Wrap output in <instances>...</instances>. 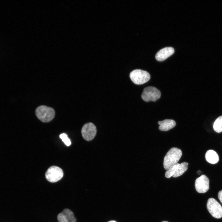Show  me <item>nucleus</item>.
<instances>
[{
  "label": "nucleus",
  "mask_w": 222,
  "mask_h": 222,
  "mask_svg": "<svg viewBox=\"0 0 222 222\" xmlns=\"http://www.w3.org/2000/svg\"><path fill=\"white\" fill-rule=\"evenodd\" d=\"M188 165L186 162L180 164L177 163L167 170L165 172V176L169 178L171 176L176 178L181 176L187 170Z\"/></svg>",
  "instance_id": "4"
},
{
  "label": "nucleus",
  "mask_w": 222,
  "mask_h": 222,
  "mask_svg": "<svg viewBox=\"0 0 222 222\" xmlns=\"http://www.w3.org/2000/svg\"><path fill=\"white\" fill-rule=\"evenodd\" d=\"M130 77L132 81L136 84H143L150 80V76L147 71L137 69L132 71L130 73Z\"/></svg>",
  "instance_id": "3"
},
{
  "label": "nucleus",
  "mask_w": 222,
  "mask_h": 222,
  "mask_svg": "<svg viewBox=\"0 0 222 222\" xmlns=\"http://www.w3.org/2000/svg\"><path fill=\"white\" fill-rule=\"evenodd\" d=\"M81 134L83 138L85 140L90 141L92 140L97 133V129L95 125L91 122L85 124L81 129Z\"/></svg>",
  "instance_id": "8"
},
{
  "label": "nucleus",
  "mask_w": 222,
  "mask_h": 222,
  "mask_svg": "<svg viewBox=\"0 0 222 222\" xmlns=\"http://www.w3.org/2000/svg\"><path fill=\"white\" fill-rule=\"evenodd\" d=\"M173 48L166 47L159 51L155 55V58L158 61H162L172 55L174 52Z\"/></svg>",
  "instance_id": "11"
},
{
  "label": "nucleus",
  "mask_w": 222,
  "mask_h": 222,
  "mask_svg": "<svg viewBox=\"0 0 222 222\" xmlns=\"http://www.w3.org/2000/svg\"><path fill=\"white\" fill-rule=\"evenodd\" d=\"M205 158L208 162L211 164H215L219 160V156L215 151L212 150H208L205 154Z\"/></svg>",
  "instance_id": "13"
},
{
  "label": "nucleus",
  "mask_w": 222,
  "mask_h": 222,
  "mask_svg": "<svg viewBox=\"0 0 222 222\" xmlns=\"http://www.w3.org/2000/svg\"><path fill=\"white\" fill-rule=\"evenodd\" d=\"M213 127L216 132L219 133L222 132V116L216 119L214 123Z\"/></svg>",
  "instance_id": "14"
},
{
  "label": "nucleus",
  "mask_w": 222,
  "mask_h": 222,
  "mask_svg": "<svg viewBox=\"0 0 222 222\" xmlns=\"http://www.w3.org/2000/svg\"><path fill=\"white\" fill-rule=\"evenodd\" d=\"M207 207L211 214L217 219L222 217V207L214 199L210 198L208 200Z\"/></svg>",
  "instance_id": "6"
},
{
  "label": "nucleus",
  "mask_w": 222,
  "mask_h": 222,
  "mask_svg": "<svg viewBox=\"0 0 222 222\" xmlns=\"http://www.w3.org/2000/svg\"><path fill=\"white\" fill-rule=\"evenodd\" d=\"M108 222H117L116 221L113 220H111V221H109Z\"/></svg>",
  "instance_id": "17"
},
{
  "label": "nucleus",
  "mask_w": 222,
  "mask_h": 222,
  "mask_svg": "<svg viewBox=\"0 0 222 222\" xmlns=\"http://www.w3.org/2000/svg\"><path fill=\"white\" fill-rule=\"evenodd\" d=\"M218 196L220 201L222 204V190L218 192Z\"/></svg>",
  "instance_id": "16"
},
{
  "label": "nucleus",
  "mask_w": 222,
  "mask_h": 222,
  "mask_svg": "<svg viewBox=\"0 0 222 222\" xmlns=\"http://www.w3.org/2000/svg\"><path fill=\"white\" fill-rule=\"evenodd\" d=\"M57 220L59 222H76V220L72 212L68 209H64L58 214Z\"/></svg>",
  "instance_id": "10"
},
{
  "label": "nucleus",
  "mask_w": 222,
  "mask_h": 222,
  "mask_svg": "<svg viewBox=\"0 0 222 222\" xmlns=\"http://www.w3.org/2000/svg\"><path fill=\"white\" fill-rule=\"evenodd\" d=\"M161 96V92L158 89L154 87L149 86L144 88L141 97L146 102L155 101L160 97Z\"/></svg>",
  "instance_id": "5"
},
{
  "label": "nucleus",
  "mask_w": 222,
  "mask_h": 222,
  "mask_svg": "<svg viewBox=\"0 0 222 222\" xmlns=\"http://www.w3.org/2000/svg\"><path fill=\"white\" fill-rule=\"evenodd\" d=\"M209 180L205 175H201L196 179L195 183L196 191L199 193H204L207 191L209 188Z\"/></svg>",
  "instance_id": "9"
},
{
  "label": "nucleus",
  "mask_w": 222,
  "mask_h": 222,
  "mask_svg": "<svg viewBox=\"0 0 222 222\" xmlns=\"http://www.w3.org/2000/svg\"><path fill=\"white\" fill-rule=\"evenodd\" d=\"M63 172L60 168L56 166L50 167L45 173V177L48 181L51 183L56 182L62 178Z\"/></svg>",
  "instance_id": "7"
},
{
  "label": "nucleus",
  "mask_w": 222,
  "mask_h": 222,
  "mask_svg": "<svg viewBox=\"0 0 222 222\" xmlns=\"http://www.w3.org/2000/svg\"><path fill=\"white\" fill-rule=\"evenodd\" d=\"M162 222H168V221H162Z\"/></svg>",
  "instance_id": "18"
},
{
  "label": "nucleus",
  "mask_w": 222,
  "mask_h": 222,
  "mask_svg": "<svg viewBox=\"0 0 222 222\" xmlns=\"http://www.w3.org/2000/svg\"><path fill=\"white\" fill-rule=\"evenodd\" d=\"M160 125L158 128L162 131H167L174 128L176 125L175 121L172 119H165L158 122Z\"/></svg>",
  "instance_id": "12"
},
{
  "label": "nucleus",
  "mask_w": 222,
  "mask_h": 222,
  "mask_svg": "<svg viewBox=\"0 0 222 222\" xmlns=\"http://www.w3.org/2000/svg\"><path fill=\"white\" fill-rule=\"evenodd\" d=\"M60 138L62 139L65 145L67 146H69L71 144L70 140L68 137L67 135L65 133L61 134Z\"/></svg>",
  "instance_id": "15"
},
{
  "label": "nucleus",
  "mask_w": 222,
  "mask_h": 222,
  "mask_svg": "<svg viewBox=\"0 0 222 222\" xmlns=\"http://www.w3.org/2000/svg\"><path fill=\"white\" fill-rule=\"evenodd\" d=\"M35 113L38 118L44 122H48L54 117L55 111L52 108L42 105L36 109Z\"/></svg>",
  "instance_id": "2"
},
{
  "label": "nucleus",
  "mask_w": 222,
  "mask_h": 222,
  "mask_svg": "<svg viewBox=\"0 0 222 222\" xmlns=\"http://www.w3.org/2000/svg\"><path fill=\"white\" fill-rule=\"evenodd\" d=\"M182 152L176 147L171 148L165 155L163 161L164 169L168 170L177 164L182 155Z\"/></svg>",
  "instance_id": "1"
}]
</instances>
